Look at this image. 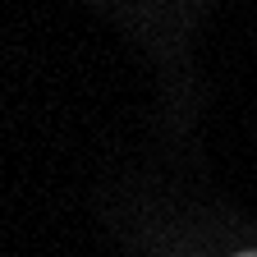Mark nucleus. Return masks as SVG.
Returning <instances> with one entry per match:
<instances>
[{
	"mask_svg": "<svg viewBox=\"0 0 257 257\" xmlns=\"http://www.w3.org/2000/svg\"><path fill=\"white\" fill-rule=\"evenodd\" d=\"M239 257H257V252H239Z\"/></svg>",
	"mask_w": 257,
	"mask_h": 257,
	"instance_id": "obj_1",
	"label": "nucleus"
}]
</instances>
